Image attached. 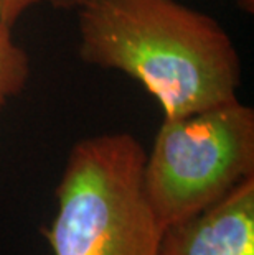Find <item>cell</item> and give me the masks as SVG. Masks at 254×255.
Instances as JSON below:
<instances>
[{
	"instance_id": "obj_1",
	"label": "cell",
	"mask_w": 254,
	"mask_h": 255,
	"mask_svg": "<svg viewBox=\"0 0 254 255\" xmlns=\"http://www.w3.org/2000/svg\"><path fill=\"white\" fill-rule=\"evenodd\" d=\"M76 12L81 59L136 79L164 117L238 97L240 55L210 15L178 0H83Z\"/></svg>"
},
{
	"instance_id": "obj_2",
	"label": "cell",
	"mask_w": 254,
	"mask_h": 255,
	"mask_svg": "<svg viewBox=\"0 0 254 255\" xmlns=\"http://www.w3.org/2000/svg\"><path fill=\"white\" fill-rule=\"evenodd\" d=\"M147 151L127 132L73 145L46 231L55 255H160L162 226L144 189Z\"/></svg>"
},
{
	"instance_id": "obj_3",
	"label": "cell",
	"mask_w": 254,
	"mask_h": 255,
	"mask_svg": "<svg viewBox=\"0 0 254 255\" xmlns=\"http://www.w3.org/2000/svg\"><path fill=\"white\" fill-rule=\"evenodd\" d=\"M251 176L254 111L238 97L164 117L144 163V189L162 229L218 203Z\"/></svg>"
},
{
	"instance_id": "obj_4",
	"label": "cell",
	"mask_w": 254,
	"mask_h": 255,
	"mask_svg": "<svg viewBox=\"0 0 254 255\" xmlns=\"http://www.w3.org/2000/svg\"><path fill=\"white\" fill-rule=\"evenodd\" d=\"M160 255H254V176L162 232Z\"/></svg>"
},
{
	"instance_id": "obj_5",
	"label": "cell",
	"mask_w": 254,
	"mask_h": 255,
	"mask_svg": "<svg viewBox=\"0 0 254 255\" xmlns=\"http://www.w3.org/2000/svg\"><path fill=\"white\" fill-rule=\"evenodd\" d=\"M28 78V56L15 43L12 26L0 20V109L25 89Z\"/></svg>"
},
{
	"instance_id": "obj_6",
	"label": "cell",
	"mask_w": 254,
	"mask_h": 255,
	"mask_svg": "<svg viewBox=\"0 0 254 255\" xmlns=\"http://www.w3.org/2000/svg\"><path fill=\"white\" fill-rule=\"evenodd\" d=\"M83 0H0V20L13 26L25 12L36 5H50L53 8L76 10Z\"/></svg>"
},
{
	"instance_id": "obj_7",
	"label": "cell",
	"mask_w": 254,
	"mask_h": 255,
	"mask_svg": "<svg viewBox=\"0 0 254 255\" xmlns=\"http://www.w3.org/2000/svg\"><path fill=\"white\" fill-rule=\"evenodd\" d=\"M236 2L245 12H248V13L254 12V0H236Z\"/></svg>"
}]
</instances>
